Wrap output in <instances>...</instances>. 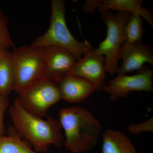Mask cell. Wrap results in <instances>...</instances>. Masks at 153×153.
Listing matches in <instances>:
<instances>
[{
  "mask_svg": "<svg viewBox=\"0 0 153 153\" xmlns=\"http://www.w3.org/2000/svg\"><path fill=\"white\" fill-rule=\"evenodd\" d=\"M60 123L64 130L63 144L72 153H87L97 144L102 127L89 110L79 106L61 108Z\"/></svg>",
  "mask_w": 153,
  "mask_h": 153,
  "instance_id": "7a4b0ae2",
  "label": "cell"
},
{
  "mask_svg": "<svg viewBox=\"0 0 153 153\" xmlns=\"http://www.w3.org/2000/svg\"><path fill=\"white\" fill-rule=\"evenodd\" d=\"M7 133L0 138V153H37L22 140L13 127H9Z\"/></svg>",
  "mask_w": 153,
  "mask_h": 153,
  "instance_id": "9a60e30c",
  "label": "cell"
},
{
  "mask_svg": "<svg viewBox=\"0 0 153 153\" xmlns=\"http://www.w3.org/2000/svg\"><path fill=\"white\" fill-rule=\"evenodd\" d=\"M9 103L8 97L0 94V138L5 136L4 117L6 110L8 107Z\"/></svg>",
  "mask_w": 153,
  "mask_h": 153,
  "instance_id": "d6986e66",
  "label": "cell"
},
{
  "mask_svg": "<svg viewBox=\"0 0 153 153\" xmlns=\"http://www.w3.org/2000/svg\"><path fill=\"white\" fill-rule=\"evenodd\" d=\"M143 33V18L138 15H131L123 29L125 42L131 44L141 41Z\"/></svg>",
  "mask_w": 153,
  "mask_h": 153,
  "instance_id": "2e32d148",
  "label": "cell"
},
{
  "mask_svg": "<svg viewBox=\"0 0 153 153\" xmlns=\"http://www.w3.org/2000/svg\"><path fill=\"white\" fill-rule=\"evenodd\" d=\"M143 3L142 0H103L98 10L101 13L108 11H117L138 15L153 27L152 13L147 9L142 7Z\"/></svg>",
  "mask_w": 153,
  "mask_h": 153,
  "instance_id": "7c38bea8",
  "label": "cell"
},
{
  "mask_svg": "<svg viewBox=\"0 0 153 153\" xmlns=\"http://www.w3.org/2000/svg\"><path fill=\"white\" fill-rule=\"evenodd\" d=\"M14 72V89L22 93L45 78L46 62L41 47L22 46L12 52Z\"/></svg>",
  "mask_w": 153,
  "mask_h": 153,
  "instance_id": "277c9868",
  "label": "cell"
},
{
  "mask_svg": "<svg viewBox=\"0 0 153 153\" xmlns=\"http://www.w3.org/2000/svg\"><path fill=\"white\" fill-rule=\"evenodd\" d=\"M106 73L104 55L97 54L93 49L76 61L69 74L86 79L99 91L106 83Z\"/></svg>",
  "mask_w": 153,
  "mask_h": 153,
  "instance_id": "ba28073f",
  "label": "cell"
},
{
  "mask_svg": "<svg viewBox=\"0 0 153 153\" xmlns=\"http://www.w3.org/2000/svg\"><path fill=\"white\" fill-rule=\"evenodd\" d=\"M128 130L131 133L139 134L143 132H152L153 131V118L149 119L141 123L130 125Z\"/></svg>",
  "mask_w": 153,
  "mask_h": 153,
  "instance_id": "ac0fdd59",
  "label": "cell"
},
{
  "mask_svg": "<svg viewBox=\"0 0 153 153\" xmlns=\"http://www.w3.org/2000/svg\"><path fill=\"white\" fill-rule=\"evenodd\" d=\"M31 46L36 47L55 46L68 51L76 61L93 49L90 42L76 40L68 30L66 21V1L52 0L50 25L46 33L36 38Z\"/></svg>",
  "mask_w": 153,
  "mask_h": 153,
  "instance_id": "3957f363",
  "label": "cell"
},
{
  "mask_svg": "<svg viewBox=\"0 0 153 153\" xmlns=\"http://www.w3.org/2000/svg\"><path fill=\"white\" fill-rule=\"evenodd\" d=\"M8 23L7 17L0 10V50L16 48L9 32Z\"/></svg>",
  "mask_w": 153,
  "mask_h": 153,
  "instance_id": "e0dca14e",
  "label": "cell"
},
{
  "mask_svg": "<svg viewBox=\"0 0 153 153\" xmlns=\"http://www.w3.org/2000/svg\"><path fill=\"white\" fill-rule=\"evenodd\" d=\"M101 2L100 0H87L83 4L82 8L87 13H93L98 8Z\"/></svg>",
  "mask_w": 153,
  "mask_h": 153,
  "instance_id": "ffe728a7",
  "label": "cell"
},
{
  "mask_svg": "<svg viewBox=\"0 0 153 153\" xmlns=\"http://www.w3.org/2000/svg\"><path fill=\"white\" fill-rule=\"evenodd\" d=\"M61 100L71 103H78L88 98L95 91V87L86 79L68 74L57 82Z\"/></svg>",
  "mask_w": 153,
  "mask_h": 153,
  "instance_id": "8fae6325",
  "label": "cell"
},
{
  "mask_svg": "<svg viewBox=\"0 0 153 153\" xmlns=\"http://www.w3.org/2000/svg\"><path fill=\"white\" fill-rule=\"evenodd\" d=\"M102 139V153H137L131 140L122 131L108 129Z\"/></svg>",
  "mask_w": 153,
  "mask_h": 153,
  "instance_id": "4fadbf2b",
  "label": "cell"
},
{
  "mask_svg": "<svg viewBox=\"0 0 153 153\" xmlns=\"http://www.w3.org/2000/svg\"><path fill=\"white\" fill-rule=\"evenodd\" d=\"M123 60L118 69V75H125L127 72L137 70L144 67L146 63L153 66L152 49L141 41L129 44L124 42L122 45L119 56Z\"/></svg>",
  "mask_w": 153,
  "mask_h": 153,
  "instance_id": "9c48e42d",
  "label": "cell"
},
{
  "mask_svg": "<svg viewBox=\"0 0 153 153\" xmlns=\"http://www.w3.org/2000/svg\"><path fill=\"white\" fill-rule=\"evenodd\" d=\"M41 48L46 59L45 78L57 83L69 74L77 61L70 52L61 47L48 46Z\"/></svg>",
  "mask_w": 153,
  "mask_h": 153,
  "instance_id": "30bf717a",
  "label": "cell"
},
{
  "mask_svg": "<svg viewBox=\"0 0 153 153\" xmlns=\"http://www.w3.org/2000/svg\"><path fill=\"white\" fill-rule=\"evenodd\" d=\"M18 98L22 106L31 114L47 117L50 107L61 100L57 83L44 78L19 94Z\"/></svg>",
  "mask_w": 153,
  "mask_h": 153,
  "instance_id": "8992f818",
  "label": "cell"
},
{
  "mask_svg": "<svg viewBox=\"0 0 153 153\" xmlns=\"http://www.w3.org/2000/svg\"><path fill=\"white\" fill-rule=\"evenodd\" d=\"M14 89V72L12 52L0 50V94L8 97Z\"/></svg>",
  "mask_w": 153,
  "mask_h": 153,
  "instance_id": "5bb4252c",
  "label": "cell"
},
{
  "mask_svg": "<svg viewBox=\"0 0 153 153\" xmlns=\"http://www.w3.org/2000/svg\"><path fill=\"white\" fill-rule=\"evenodd\" d=\"M9 111L14 129L32 145L36 152H46L51 145L61 147L64 137L59 120L48 115L44 120L31 114L22 106L17 97Z\"/></svg>",
  "mask_w": 153,
  "mask_h": 153,
  "instance_id": "6da1fadb",
  "label": "cell"
},
{
  "mask_svg": "<svg viewBox=\"0 0 153 153\" xmlns=\"http://www.w3.org/2000/svg\"><path fill=\"white\" fill-rule=\"evenodd\" d=\"M101 14L102 20L107 27L106 38L94 50L97 54L104 55L106 72L113 75L117 73L119 53L125 41L123 28L131 14L123 12L114 14L111 11Z\"/></svg>",
  "mask_w": 153,
  "mask_h": 153,
  "instance_id": "5b68a950",
  "label": "cell"
},
{
  "mask_svg": "<svg viewBox=\"0 0 153 153\" xmlns=\"http://www.w3.org/2000/svg\"><path fill=\"white\" fill-rule=\"evenodd\" d=\"M153 70L143 67L134 75H118L117 77L106 82L102 90L109 95L110 101L120 97L126 98L131 91H153Z\"/></svg>",
  "mask_w": 153,
  "mask_h": 153,
  "instance_id": "52a82bcc",
  "label": "cell"
}]
</instances>
